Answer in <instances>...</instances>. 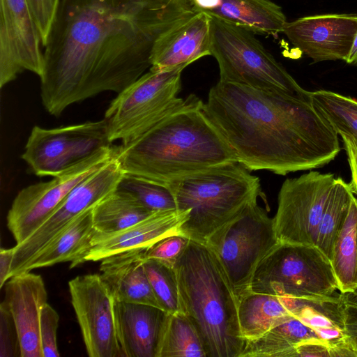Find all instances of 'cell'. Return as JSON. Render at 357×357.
Instances as JSON below:
<instances>
[{
    "instance_id": "7402d4cb",
    "label": "cell",
    "mask_w": 357,
    "mask_h": 357,
    "mask_svg": "<svg viewBox=\"0 0 357 357\" xmlns=\"http://www.w3.org/2000/svg\"><path fill=\"white\" fill-rule=\"evenodd\" d=\"M93 208L80 214L54 236L25 266L22 273L62 262H70V268L86 262L84 258L96 232L93 222Z\"/></svg>"
},
{
    "instance_id": "f546056e",
    "label": "cell",
    "mask_w": 357,
    "mask_h": 357,
    "mask_svg": "<svg viewBox=\"0 0 357 357\" xmlns=\"http://www.w3.org/2000/svg\"><path fill=\"white\" fill-rule=\"evenodd\" d=\"M311 102L340 136L357 144V100L327 90L310 91Z\"/></svg>"
},
{
    "instance_id": "ab89813d",
    "label": "cell",
    "mask_w": 357,
    "mask_h": 357,
    "mask_svg": "<svg viewBox=\"0 0 357 357\" xmlns=\"http://www.w3.org/2000/svg\"><path fill=\"white\" fill-rule=\"evenodd\" d=\"M198 12H204L209 15L220 4L221 0H190Z\"/></svg>"
},
{
    "instance_id": "ffe728a7",
    "label": "cell",
    "mask_w": 357,
    "mask_h": 357,
    "mask_svg": "<svg viewBox=\"0 0 357 357\" xmlns=\"http://www.w3.org/2000/svg\"><path fill=\"white\" fill-rule=\"evenodd\" d=\"M211 17L199 12L162 36L153 49L149 70L163 71L188 66L211 56Z\"/></svg>"
},
{
    "instance_id": "484cf974",
    "label": "cell",
    "mask_w": 357,
    "mask_h": 357,
    "mask_svg": "<svg viewBox=\"0 0 357 357\" xmlns=\"http://www.w3.org/2000/svg\"><path fill=\"white\" fill-rule=\"evenodd\" d=\"M152 213L131 192L119 187L98 203L92 211L93 226L97 232L103 234L126 229Z\"/></svg>"
},
{
    "instance_id": "f35d334b",
    "label": "cell",
    "mask_w": 357,
    "mask_h": 357,
    "mask_svg": "<svg viewBox=\"0 0 357 357\" xmlns=\"http://www.w3.org/2000/svg\"><path fill=\"white\" fill-rule=\"evenodd\" d=\"M14 247L1 248L0 250V287L2 288L11 278L12 264L14 257Z\"/></svg>"
},
{
    "instance_id": "ba28073f",
    "label": "cell",
    "mask_w": 357,
    "mask_h": 357,
    "mask_svg": "<svg viewBox=\"0 0 357 357\" xmlns=\"http://www.w3.org/2000/svg\"><path fill=\"white\" fill-rule=\"evenodd\" d=\"M187 66L145 73L118 93L105 114L111 143L139 137L172 114L185 99L178 97L181 73Z\"/></svg>"
},
{
    "instance_id": "52a82bcc",
    "label": "cell",
    "mask_w": 357,
    "mask_h": 357,
    "mask_svg": "<svg viewBox=\"0 0 357 357\" xmlns=\"http://www.w3.org/2000/svg\"><path fill=\"white\" fill-rule=\"evenodd\" d=\"M338 284L331 262L316 246L280 242L261 261L250 291L322 301L332 300Z\"/></svg>"
},
{
    "instance_id": "7bdbcfd3",
    "label": "cell",
    "mask_w": 357,
    "mask_h": 357,
    "mask_svg": "<svg viewBox=\"0 0 357 357\" xmlns=\"http://www.w3.org/2000/svg\"><path fill=\"white\" fill-rule=\"evenodd\" d=\"M356 283H357V278H356Z\"/></svg>"
},
{
    "instance_id": "8d00e7d4",
    "label": "cell",
    "mask_w": 357,
    "mask_h": 357,
    "mask_svg": "<svg viewBox=\"0 0 357 357\" xmlns=\"http://www.w3.org/2000/svg\"><path fill=\"white\" fill-rule=\"evenodd\" d=\"M338 310L344 333L357 357V303L340 294Z\"/></svg>"
},
{
    "instance_id": "8992f818",
    "label": "cell",
    "mask_w": 357,
    "mask_h": 357,
    "mask_svg": "<svg viewBox=\"0 0 357 357\" xmlns=\"http://www.w3.org/2000/svg\"><path fill=\"white\" fill-rule=\"evenodd\" d=\"M211 53L218 64L220 81L311 100L310 91L296 82L254 33L241 26L211 17Z\"/></svg>"
},
{
    "instance_id": "e575fe53",
    "label": "cell",
    "mask_w": 357,
    "mask_h": 357,
    "mask_svg": "<svg viewBox=\"0 0 357 357\" xmlns=\"http://www.w3.org/2000/svg\"><path fill=\"white\" fill-rule=\"evenodd\" d=\"M0 356H20L18 333L11 313L3 301L0 305Z\"/></svg>"
},
{
    "instance_id": "b9f144b4",
    "label": "cell",
    "mask_w": 357,
    "mask_h": 357,
    "mask_svg": "<svg viewBox=\"0 0 357 357\" xmlns=\"http://www.w3.org/2000/svg\"><path fill=\"white\" fill-rule=\"evenodd\" d=\"M345 295L349 299L357 303V287L353 292Z\"/></svg>"
},
{
    "instance_id": "e0dca14e",
    "label": "cell",
    "mask_w": 357,
    "mask_h": 357,
    "mask_svg": "<svg viewBox=\"0 0 357 357\" xmlns=\"http://www.w3.org/2000/svg\"><path fill=\"white\" fill-rule=\"evenodd\" d=\"M47 301L45 282L40 275L24 272L11 277L5 284L3 301L18 333L20 357H43L40 319Z\"/></svg>"
},
{
    "instance_id": "5b68a950",
    "label": "cell",
    "mask_w": 357,
    "mask_h": 357,
    "mask_svg": "<svg viewBox=\"0 0 357 357\" xmlns=\"http://www.w3.org/2000/svg\"><path fill=\"white\" fill-rule=\"evenodd\" d=\"M176 209L190 210L179 233L205 243L220 227L240 214L259 197L260 179L238 162H229L173 181Z\"/></svg>"
},
{
    "instance_id": "603a6c76",
    "label": "cell",
    "mask_w": 357,
    "mask_h": 357,
    "mask_svg": "<svg viewBox=\"0 0 357 357\" xmlns=\"http://www.w3.org/2000/svg\"><path fill=\"white\" fill-rule=\"evenodd\" d=\"M304 300L249 292L238 299L241 334L246 341L255 340L272 328L294 317Z\"/></svg>"
},
{
    "instance_id": "60d3db41",
    "label": "cell",
    "mask_w": 357,
    "mask_h": 357,
    "mask_svg": "<svg viewBox=\"0 0 357 357\" xmlns=\"http://www.w3.org/2000/svg\"><path fill=\"white\" fill-rule=\"evenodd\" d=\"M346 62L349 64L357 66V32Z\"/></svg>"
},
{
    "instance_id": "83f0119b",
    "label": "cell",
    "mask_w": 357,
    "mask_h": 357,
    "mask_svg": "<svg viewBox=\"0 0 357 357\" xmlns=\"http://www.w3.org/2000/svg\"><path fill=\"white\" fill-rule=\"evenodd\" d=\"M350 183L335 178L317 229L315 245L331 261L335 239L347 217L351 197Z\"/></svg>"
},
{
    "instance_id": "8fae6325",
    "label": "cell",
    "mask_w": 357,
    "mask_h": 357,
    "mask_svg": "<svg viewBox=\"0 0 357 357\" xmlns=\"http://www.w3.org/2000/svg\"><path fill=\"white\" fill-rule=\"evenodd\" d=\"M116 155V148H105L49 181L30 185L15 197L7 214V227L16 244L36 231L81 181Z\"/></svg>"
},
{
    "instance_id": "74e56055",
    "label": "cell",
    "mask_w": 357,
    "mask_h": 357,
    "mask_svg": "<svg viewBox=\"0 0 357 357\" xmlns=\"http://www.w3.org/2000/svg\"><path fill=\"white\" fill-rule=\"evenodd\" d=\"M348 156V162L351 173L350 183L354 193L357 194V144L350 137L341 136Z\"/></svg>"
},
{
    "instance_id": "30bf717a",
    "label": "cell",
    "mask_w": 357,
    "mask_h": 357,
    "mask_svg": "<svg viewBox=\"0 0 357 357\" xmlns=\"http://www.w3.org/2000/svg\"><path fill=\"white\" fill-rule=\"evenodd\" d=\"M112 144L105 119L50 129L35 126L21 157L36 175L54 177Z\"/></svg>"
},
{
    "instance_id": "1f68e13d",
    "label": "cell",
    "mask_w": 357,
    "mask_h": 357,
    "mask_svg": "<svg viewBox=\"0 0 357 357\" xmlns=\"http://www.w3.org/2000/svg\"><path fill=\"white\" fill-rule=\"evenodd\" d=\"M118 187L131 192L153 213L176 209L174 195L167 186L125 174Z\"/></svg>"
},
{
    "instance_id": "9a60e30c",
    "label": "cell",
    "mask_w": 357,
    "mask_h": 357,
    "mask_svg": "<svg viewBox=\"0 0 357 357\" xmlns=\"http://www.w3.org/2000/svg\"><path fill=\"white\" fill-rule=\"evenodd\" d=\"M42 38L28 0H0V87L29 70L42 75Z\"/></svg>"
},
{
    "instance_id": "4fadbf2b",
    "label": "cell",
    "mask_w": 357,
    "mask_h": 357,
    "mask_svg": "<svg viewBox=\"0 0 357 357\" xmlns=\"http://www.w3.org/2000/svg\"><path fill=\"white\" fill-rule=\"evenodd\" d=\"M124 174L115 155L78 183L36 231L22 243L15 245L11 277L22 273L32 258L72 220L93 208L116 190Z\"/></svg>"
},
{
    "instance_id": "44dd1931",
    "label": "cell",
    "mask_w": 357,
    "mask_h": 357,
    "mask_svg": "<svg viewBox=\"0 0 357 357\" xmlns=\"http://www.w3.org/2000/svg\"><path fill=\"white\" fill-rule=\"evenodd\" d=\"M122 252L102 259L100 276L117 302L141 303L162 308L144 268V251Z\"/></svg>"
},
{
    "instance_id": "ac0fdd59",
    "label": "cell",
    "mask_w": 357,
    "mask_h": 357,
    "mask_svg": "<svg viewBox=\"0 0 357 357\" xmlns=\"http://www.w3.org/2000/svg\"><path fill=\"white\" fill-rule=\"evenodd\" d=\"M190 210L157 211L126 229L114 233L96 232L85 261H99L122 252L146 249L160 239L180 234Z\"/></svg>"
},
{
    "instance_id": "6da1fadb",
    "label": "cell",
    "mask_w": 357,
    "mask_h": 357,
    "mask_svg": "<svg viewBox=\"0 0 357 357\" xmlns=\"http://www.w3.org/2000/svg\"><path fill=\"white\" fill-rule=\"evenodd\" d=\"M198 13L190 0H60L43 45L45 109L57 116L121 93L150 69L158 40Z\"/></svg>"
},
{
    "instance_id": "f1b7e54d",
    "label": "cell",
    "mask_w": 357,
    "mask_h": 357,
    "mask_svg": "<svg viewBox=\"0 0 357 357\" xmlns=\"http://www.w3.org/2000/svg\"><path fill=\"white\" fill-rule=\"evenodd\" d=\"M157 357H208L197 329L184 313L168 314Z\"/></svg>"
},
{
    "instance_id": "2e32d148",
    "label": "cell",
    "mask_w": 357,
    "mask_h": 357,
    "mask_svg": "<svg viewBox=\"0 0 357 357\" xmlns=\"http://www.w3.org/2000/svg\"><path fill=\"white\" fill-rule=\"evenodd\" d=\"M357 32V15L325 14L287 22L282 33L314 62L346 61Z\"/></svg>"
},
{
    "instance_id": "d590c367",
    "label": "cell",
    "mask_w": 357,
    "mask_h": 357,
    "mask_svg": "<svg viewBox=\"0 0 357 357\" xmlns=\"http://www.w3.org/2000/svg\"><path fill=\"white\" fill-rule=\"evenodd\" d=\"M28 1L39 29L43 47L60 0H28Z\"/></svg>"
},
{
    "instance_id": "cb8c5ba5",
    "label": "cell",
    "mask_w": 357,
    "mask_h": 357,
    "mask_svg": "<svg viewBox=\"0 0 357 357\" xmlns=\"http://www.w3.org/2000/svg\"><path fill=\"white\" fill-rule=\"evenodd\" d=\"M209 15L264 36L282 33L287 22L282 8L271 0H221Z\"/></svg>"
},
{
    "instance_id": "836d02e7",
    "label": "cell",
    "mask_w": 357,
    "mask_h": 357,
    "mask_svg": "<svg viewBox=\"0 0 357 357\" xmlns=\"http://www.w3.org/2000/svg\"><path fill=\"white\" fill-rule=\"evenodd\" d=\"M59 316L56 311L47 303L40 312V337L43 357L60 356L56 341V331Z\"/></svg>"
},
{
    "instance_id": "5bb4252c",
    "label": "cell",
    "mask_w": 357,
    "mask_h": 357,
    "mask_svg": "<svg viewBox=\"0 0 357 357\" xmlns=\"http://www.w3.org/2000/svg\"><path fill=\"white\" fill-rule=\"evenodd\" d=\"M71 303L90 357H123L115 301L100 274L78 275L68 282Z\"/></svg>"
},
{
    "instance_id": "7a4b0ae2",
    "label": "cell",
    "mask_w": 357,
    "mask_h": 357,
    "mask_svg": "<svg viewBox=\"0 0 357 357\" xmlns=\"http://www.w3.org/2000/svg\"><path fill=\"white\" fill-rule=\"evenodd\" d=\"M204 110L250 171L314 169L340 151L338 135L311 100L219 80Z\"/></svg>"
},
{
    "instance_id": "277c9868",
    "label": "cell",
    "mask_w": 357,
    "mask_h": 357,
    "mask_svg": "<svg viewBox=\"0 0 357 357\" xmlns=\"http://www.w3.org/2000/svg\"><path fill=\"white\" fill-rule=\"evenodd\" d=\"M175 270L181 312L197 329L208 357H240L245 347L238 300L215 254L190 239Z\"/></svg>"
},
{
    "instance_id": "d6986e66",
    "label": "cell",
    "mask_w": 357,
    "mask_h": 357,
    "mask_svg": "<svg viewBox=\"0 0 357 357\" xmlns=\"http://www.w3.org/2000/svg\"><path fill=\"white\" fill-rule=\"evenodd\" d=\"M123 357H157L168 312L146 304L114 303Z\"/></svg>"
},
{
    "instance_id": "9c48e42d",
    "label": "cell",
    "mask_w": 357,
    "mask_h": 357,
    "mask_svg": "<svg viewBox=\"0 0 357 357\" xmlns=\"http://www.w3.org/2000/svg\"><path fill=\"white\" fill-rule=\"evenodd\" d=\"M279 243L273 218L256 200L213 232L205 244L220 263L238 301L250 292L259 264Z\"/></svg>"
},
{
    "instance_id": "d6a6232c",
    "label": "cell",
    "mask_w": 357,
    "mask_h": 357,
    "mask_svg": "<svg viewBox=\"0 0 357 357\" xmlns=\"http://www.w3.org/2000/svg\"><path fill=\"white\" fill-rule=\"evenodd\" d=\"M189 240L181 234L166 236L146 248L144 251V257L157 260L174 268Z\"/></svg>"
},
{
    "instance_id": "4dcf8cb0",
    "label": "cell",
    "mask_w": 357,
    "mask_h": 357,
    "mask_svg": "<svg viewBox=\"0 0 357 357\" xmlns=\"http://www.w3.org/2000/svg\"><path fill=\"white\" fill-rule=\"evenodd\" d=\"M144 268L155 296L162 310L170 314L181 312L174 268L153 259H145Z\"/></svg>"
},
{
    "instance_id": "4316f807",
    "label": "cell",
    "mask_w": 357,
    "mask_h": 357,
    "mask_svg": "<svg viewBox=\"0 0 357 357\" xmlns=\"http://www.w3.org/2000/svg\"><path fill=\"white\" fill-rule=\"evenodd\" d=\"M331 262L340 294L353 292L357 287V199L354 195L335 239Z\"/></svg>"
},
{
    "instance_id": "3957f363",
    "label": "cell",
    "mask_w": 357,
    "mask_h": 357,
    "mask_svg": "<svg viewBox=\"0 0 357 357\" xmlns=\"http://www.w3.org/2000/svg\"><path fill=\"white\" fill-rule=\"evenodd\" d=\"M116 157L125 174L165 186L203 169L237 162L195 94L149 130L116 147Z\"/></svg>"
},
{
    "instance_id": "d4e9b609",
    "label": "cell",
    "mask_w": 357,
    "mask_h": 357,
    "mask_svg": "<svg viewBox=\"0 0 357 357\" xmlns=\"http://www.w3.org/2000/svg\"><path fill=\"white\" fill-rule=\"evenodd\" d=\"M317 340H321L312 328L294 317L246 341L240 357H293L298 346Z\"/></svg>"
},
{
    "instance_id": "7c38bea8",
    "label": "cell",
    "mask_w": 357,
    "mask_h": 357,
    "mask_svg": "<svg viewBox=\"0 0 357 357\" xmlns=\"http://www.w3.org/2000/svg\"><path fill=\"white\" fill-rule=\"evenodd\" d=\"M335 181L333 174L311 170L283 182L273 218L280 242L315 245L318 226Z\"/></svg>"
}]
</instances>
